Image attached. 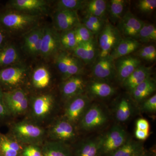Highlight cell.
<instances>
[{
	"label": "cell",
	"instance_id": "obj_1",
	"mask_svg": "<svg viewBox=\"0 0 156 156\" xmlns=\"http://www.w3.org/2000/svg\"><path fill=\"white\" fill-rule=\"evenodd\" d=\"M40 19V15L12 10L0 15V25L7 31H23L33 28Z\"/></svg>",
	"mask_w": 156,
	"mask_h": 156
},
{
	"label": "cell",
	"instance_id": "obj_2",
	"mask_svg": "<svg viewBox=\"0 0 156 156\" xmlns=\"http://www.w3.org/2000/svg\"><path fill=\"white\" fill-rule=\"evenodd\" d=\"M13 136L22 144L37 145L44 139L45 131L41 126L27 121L15 123L12 128Z\"/></svg>",
	"mask_w": 156,
	"mask_h": 156
},
{
	"label": "cell",
	"instance_id": "obj_3",
	"mask_svg": "<svg viewBox=\"0 0 156 156\" xmlns=\"http://www.w3.org/2000/svg\"><path fill=\"white\" fill-rule=\"evenodd\" d=\"M97 36L99 58L109 56L123 38L116 27L108 20Z\"/></svg>",
	"mask_w": 156,
	"mask_h": 156
},
{
	"label": "cell",
	"instance_id": "obj_4",
	"mask_svg": "<svg viewBox=\"0 0 156 156\" xmlns=\"http://www.w3.org/2000/svg\"><path fill=\"white\" fill-rule=\"evenodd\" d=\"M54 57L55 64L63 81L73 76L82 75L84 72L83 62L66 51L59 52Z\"/></svg>",
	"mask_w": 156,
	"mask_h": 156
},
{
	"label": "cell",
	"instance_id": "obj_5",
	"mask_svg": "<svg viewBox=\"0 0 156 156\" xmlns=\"http://www.w3.org/2000/svg\"><path fill=\"white\" fill-rule=\"evenodd\" d=\"M108 120L105 109L101 105L95 103L89 105L79 122V126L84 131H93L105 126Z\"/></svg>",
	"mask_w": 156,
	"mask_h": 156
},
{
	"label": "cell",
	"instance_id": "obj_6",
	"mask_svg": "<svg viewBox=\"0 0 156 156\" xmlns=\"http://www.w3.org/2000/svg\"><path fill=\"white\" fill-rule=\"evenodd\" d=\"M127 140V132L122 126H113L105 135L101 136V154H110L123 145Z\"/></svg>",
	"mask_w": 156,
	"mask_h": 156
},
{
	"label": "cell",
	"instance_id": "obj_7",
	"mask_svg": "<svg viewBox=\"0 0 156 156\" xmlns=\"http://www.w3.org/2000/svg\"><path fill=\"white\" fill-rule=\"evenodd\" d=\"M90 105V98L87 94L73 98L66 102L64 119L74 125L79 123Z\"/></svg>",
	"mask_w": 156,
	"mask_h": 156
},
{
	"label": "cell",
	"instance_id": "obj_8",
	"mask_svg": "<svg viewBox=\"0 0 156 156\" xmlns=\"http://www.w3.org/2000/svg\"><path fill=\"white\" fill-rule=\"evenodd\" d=\"M4 100L9 113L19 115L24 113L29 107V99L24 90L14 89L4 92Z\"/></svg>",
	"mask_w": 156,
	"mask_h": 156
},
{
	"label": "cell",
	"instance_id": "obj_9",
	"mask_svg": "<svg viewBox=\"0 0 156 156\" xmlns=\"http://www.w3.org/2000/svg\"><path fill=\"white\" fill-rule=\"evenodd\" d=\"M27 67L23 65L11 66L0 70V84L9 88L18 87L24 82Z\"/></svg>",
	"mask_w": 156,
	"mask_h": 156
},
{
	"label": "cell",
	"instance_id": "obj_10",
	"mask_svg": "<svg viewBox=\"0 0 156 156\" xmlns=\"http://www.w3.org/2000/svg\"><path fill=\"white\" fill-rule=\"evenodd\" d=\"M61 48L60 34L54 28L44 27L40 55L45 58L56 56Z\"/></svg>",
	"mask_w": 156,
	"mask_h": 156
},
{
	"label": "cell",
	"instance_id": "obj_11",
	"mask_svg": "<svg viewBox=\"0 0 156 156\" xmlns=\"http://www.w3.org/2000/svg\"><path fill=\"white\" fill-rule=\"evenodd\" d=\"M49 135L53 141L65 143L75 139L76 132L75 125L63 118L53 123L49 129Z\"/></svg>",
	"mask_w": 156,
	"mask_h": 156
},
{
	"label": "cell",
	"instance_id": "obj_12",
	"mask_svg": "<svg viewBox=\"0 0 156 156\" xmlns=\"http://www.w3.org/2000/svg\"><path fill=\"white\" fill-rule=\"evenodd\" d=\"M144 22L130 11L126 12L117 23V28L122 37L136 40Z\"/></svg>",
	"mask_w": 156,
	"mask_h": 156
},
{
	"label": "cell",
	"instance_id": "obj_13",
	"mask_svg": "<svg viewBox=\"0 0 156 156\" xmlns=\"http://www.w3.org/2000/svg\"><path fill=\"white\" fill-rule=\"evenodd\" d=\"M54 28L58 32L74 29L81 23L77 11L56 10L53 14Z\"/></svg>",
	"mask_w": 156,
	"mask_h": 156
},
{
	"label": "cell",
	"instance_id": "obj_14",
	"mask_svg": "<svg viewBox=\"0 0 156 156\" xmlns=\"http://www.w3.org/2000/svg\"><path fill=\"white\" fill-rule=\"evenodd\" d=\"M55 104V99L51 94H43L34 98L31 104L33 117L42 121L50 115Z\"/></svg>",
	"mask_w": 156,
	"mask_h": 156
},
{
	"label": "cell",
	"instance_id": "obj_15",
	"mask_svg": "<svg viewBox=\"0 0 156 156\" xmlns=\"http://www.w3.org/2000/svg\"><path fill=\"white\" fill-rule=\"evenodd\" d=\"M114 62L115 78L122 84L141 65L140 58L130 55L118 58Z\"/></svg>",
	"mask_w": 156,
	"mask_h": 156
},
{
	"label": "cell",
	"instance_id": "obj_16",
	"mask_svg": "<svg viewBox=\"0 0 156 156\" xmlns=\"http://www.w3.org/2000/svg\"><path fill=\"white\" fill-rule=\"evenodd\" d=\"M87 83L82 75L73 76L63 81L60 88L63 99L67 102L73 98L84 94Z\"/></svg>",
	"mask_w": 156,
	"mask_h": 156
},
{
	"label": "cell",
	"instance_id": "obj_17",
	"mask_svg": "<svg viewBox=\"0 0 156 156\" xmlns=\"http://www.w3.org/2000/svg\"><path fill=\"white\" fill-rule=\"evenodd\" d=\"M93 63L92 72L95 80L106 82L115 78L114 60L109 56L105 58H98Z\"/></svg>",
	"mask_w": 156,
	"mask_h": 156
},
{
	"label": "cell",
	"instance_id": "obj_18",
	"mask_svg": "<svg viewBox=\"0 0 156 156\" xmlns=\"http://www.w3.org/2000/svg\"><path fill=\"white\" fill-rule=\"evenodd\" d=\"M10 5L15 11L40 16L47 13L49 7L48 2L44 0H12Z\"/></svg>",
	"mask_w": 156,
	"mask_h": 156
},
{
	"label": "cell",
	"instance_id": "obj_19",
	"mask_svg": "<svg viewBox=\"0 0 156 156\" xmlns=\"http://www.w3.org/2000/svg\"><path fill=\"white\" fill-rule=\"evenodd\" d=\"M44 27H35L24 35L23 48L31 56L40 55Z\"/></svg>",
	"mask_w": 156,
	"mask_h": 156
},
{
	"label": "cell",
	"instance_id": "obj_20",
	"mask_svg": "<svg viewBox=\"0 0 156 156\" xmlns=\"http://www.w3.org/2000/svg\"><path fill=\"white\" fill-rule=\"evenodd\" d=\"M73 51L74 56L80 59L84 64L93 63L98 56L97 41L94 38L90 41L78 44Z\"/></svg>",
	"mask_w": 156,
	"mask_h": 156
},
{
	"label": "cell",
	"instance_id": "obj_21",
	"mask_svg": "<svg viewBox=\"0 0 156 156\" xmlns=\"http://www.w3.org/2000/svg\"><path fill=\"white\" fill-rule=\"evenodd\" d=\"M88 96L105 98L111 97L115 93V89L105 81L94 80L87 83L86 87Z\"/></svg>",
	"mask_w": 156,
	"mask_h": 156
},
{
	"label": "cell",
	"instance_id": "obj_22",
	"mask_svg": "<svg viewBox=\"0 0 156 156\" xmlns=\"http://www.w3.org/2000/svg\"><path fill=\"white\" fill-rule=\"evenodd\" d=\"M140 47L141 44L137 40L131 38L123 37L109 56L115 61L121 57L130 55Z\"/></svg>",
	"mask_w": 156,
	"mask_h": 156
},
{
	"label": "cell",
	"instance_id": "obj_23",
	"mask_svg": "<svg viewBox=\"0 0 156 156\" xmlns=\"http://www.w3.org/2000/svg\"><path fill=\"white\" fill-rule=\"evenodd\" d=\"M152 67L140 65L122 85L129 92L146 80L151 77Z\"/></svg>",
	"mask_w": 156,
	"mask_h": 156
},
{
	"label": "cell",
	"instance_id": "obj_24",
	"mask_svg": "<svg viewBox=\"0 0 156 156\" xmlns=\"http://www.w3.org/2000/svg\"><path fill=\"white\" fill-rule=\"evenodd\" d=\"M14 136L0 135V156H20L23 147Z\"/></svg>",
	"mask_w": 156,
	"mask_h": 156
},
{
	"label": "cell",
	"instance_id": "obj_25",
	"mask_svg": "<svg viewBox=\"0 0 156 156\" xmlns=\"http://www.w3.org/2000/svg\"><path fill=\"white\" fill-rule=\"evenodd\" d=\"M20 59V54L15 45L6 44L0 48V67L18 64Z\"/></svg>",
	"mask_w": 156,
	"mask_h": 156
},
{
	"label": "cell",
	"instance_id": "obj_26",
	"mask_svg": "<svg viewBox=\"0 0 156 156\" xmlns=\"http://www.w3.org/2000/svg\"><path fill=\"white\" fill-rule=\"evenodd\" d=\"M156 90V83L151 77L136 86L131 91V96L136 102L144 101Z\"/></svg>",
	"mask_w": 156,
	"mask_h": 156
},
{
	"label": "cell",
	"instance_id": "obj_27",
	"mask_svg": "<svg viewBox=\"0 0 156 156\" xmlns=\"http://www.w3.org/2000/svg\"><path fill=\"white\" fill-rule=\"evenodd\" d=\"M108 2L105 0L87 1L83 9L85 15H91L107 20Z\"/></svg>",
	"mask_w": 156,
	"mask_h": 156
},
{
	"label": "cell",
	"instance_id": "obj_28",
	"mask_svg": "<svg viewBox=\"0 0 156 156\" xmlns=\"http://www.w3.org/2000/svg\"><path fill=\"white\" fill-rule=\"evenodd\" d=\"M134 112V105L131 99L127 97L120 98L115 108L116 119L121 122H127L131 118Z\"/></svg>",
	"mask_w": 156,
	"mask_h": 156
},
{
	"label": "cell",
	"instance_id": "obj_29",
	"mask_svg": "<svg viewBox=\"0 0 156 156\" xmlns=\"http://www.w3.org/2000/svg\"><path fill=\"white\" fill-rule=\"evenodd\" d=\"M101 141V136L84 140L77 148L75 156H99Z\"/></svg>",
	"mask_w": 156,
	"mask_h": 156
},
{
	"label": "cell",
	"instance_id": "obj_30",
	"mask_svg": "<svg viewBox=\"0 0 156 156\" xmlns=\"http://www.w3.org/2000/svg\"><path fill=\"white\" fill-rule=\"evenodd\" d=\"M43 156H72L70 148L65 143L50 141L45 143L42 149Z\"/></svg>",
	"mask_w": 156,
	"mask_h": 156
},
{
	"label": "cell",
	"instance_id": "obj_31",
	"mask_svg": "<svg viewBox=\"0 0 156 156\" xmlns=\"http://www.w3.org/2000/svg\"><path fill=\"white\" fill-rule=\"evenodd\" d=\"M144 151V148L141 143L129 139L109 156H136Z\"/></svg>",
	"mask_w": 156,
	"mask_h": 156
},
{
	"label": "cell",
	"instance_id": "obj_32",
	"mask_svg": "<svg viewBox=\"0 0 156 156\" xmlns=\"http://www.w3.org/2000/svg\"><path fill=\"white\" fill-rule=\"evenodd\" d=\"M51 79V74L48 69L44 66H39L33 73V85L37 89H45L50 85Z\"/></svg>",
	"mask_w": 156,
	"mask_h": 156
},
{
	"label": "cell",
	"instance_id": "obj_33",
	"mask_svg": "<svg viewBox=\"0 0 156 156\" xmlns=\"http://www.w3.org/2000/svg\"><path fill=\"white\" fill-rule=\"evenodd\" d=\"M126 1L111 0L108 2L107 16L112 23H118L125 13Z\"/></svg>",
	"mask_w": 156,
	"mask_h": 156
},
{
	"label": "cell",
	"instance_id": "obj_34",
	"mask_svg": "<svg viewBox=\"0 0 156 156\" xmlns=\"http://www.w3.org/2000/svg\"><path fill=\"white\" fill-rule=\"evenodd\" d=\"M107 20L95 16L85 15L82 22L81 23L94 36H95L100 33L105 25Z\"/></svg>",
	"mask_w": 156,
	"mask_h": 156
},
{
	"label": "cell",
	"instance_id": "obj_35",
	"mask_svg": "<svg viewBox=\"0 0 156 156\" xmlns=\"http://www.w3.org/2000/svg\"><path fill=\"white\" fill-rule=\"evenodd\" d=\"M140 43H149L156 41L155 26L151 23H145L143 25L136 38Z\"/></svg>",
	"mask_w": 156,
	"mask_h": 156
},
{
	"label": "cell",
	"instance_id": "obj_36",
	"mask_svg": "<svg viewBox=\"0 0 156 156\" xmlns=\"http://www.w3.org/2000/svg\"><path fill=\"white\" fill-rule=\"evenodd\" d=\"M87 1L85 0H59L57 1L56 10L77 11L83 10Z\"/></svg>",
	"mask_w": 156,
	"mask_h": 156
},
{
	"label": "cell",
	"instance_id": "obj_37",
	"mask_svg": "<svg viewBox=\"0 0 156 156\" xmlns=\"http://www.w3.org/2000/svg\"><path fill=\"white\" fill-rule=\"evenodd\" d=\"M60 43L61 48L65 50L73 51L74 50L77 45L74 30L61 32L60 34Z\"/></svg>",
	"mask_w": 156,
	"mask_h": 156
},
{
	"label": "cell",
	"instance_id": "obj_38",
	"mask_svg": "<svg viewBox=\"0 0 156 156\" xmlns=\"http://www.w3.org/2000/svg\"><path fill=\"white\" fill-rule=\"evenodd\" d=\"M74 30L77 44L80 43H87L94 38L95 36L81 23Z\"/></svg>",
	"mask_w": 156,
	"mask_h": 156
},
{
	"label": "cell",
	"instance_id": "obj_39",
	"mask_svg": "<svg viewBox=\"0 0 156 156\" xmlns=\"http://www.w3.org/2000/svg\"><path fill=\"white\" fill-rule=\"evenodd\" d=\"M136 51V56L139 58L150 62L156 60V49L153 45H147L140 48Z\"/></svg>",
	"mask_w": 156,
	"mask_h": 156
},
{
	"label": "cell",
	"instance_id": "obj_40",
	"mask_svg": "<svg viewBox=\"0 0 156 156\" xmlns=\"http://www.w3.org/2000/svg\"><path fill=\"white\" fill-rule=\"evenodd\" d=\"M137 9L144 14H148L156 8V0H140L137 2Z\"/></svg>",
	"mask_w": 156,
	"mask_h": 156
},
{
	"label": "cell",
	"instance_id": "obj_41",
	"mask_svg": "<svg viewBox=\"0 0 156 156\" xmlns=\"http://www.w3.org/2000/svg\"><path fill=\"white\" fill-rule=\"evenodd\" d=\"M22 155L23 156H43L41 149L34 144L28 145L23 148Z\"/></svg>",
	"mask_w": 156,
	"mask_h": 156
},
{
	"label": "cell",
	"instance_id": "obj_42",
	"mask_svg": "<svg viewBox=\"0 0 156 156\" xmlns=\"http://www.w3.org/2000/svg\"><path fill=\"white\" fill-rule=\"evenodd\" d=\"M143 111L147 112L154 113L156 111V95L154 94L152 97L144 100L141 107Z\"/></svg>",
	"mask_w": 156,
	"mask_h": 156
},
{
	"label": "cell",
	"instance_id": "obj_43",
	"mask_svg": "<svg viewBox=\"0 0 156 156\" xmlns=\"http://www.w3.org/2000/svg\"><path fill=\"white\" fill-rule=\"evenodd\" d=\"M136 129L143 131H149L150 125L147 120L144 119H140L136 121Z\"/></svg>",
	"mask_w": 156,
	"mask_h": 156
},
{
	"label": "cell",
	"instance_id": "obj_44",
	"mask_svg": "<svg viewBox=\"0 0 156 156\" xmlns=\"http://www.w3.org/2000/svg\"><path fill=\"white\" fill-rule=\"evenodd\" d=\"M9 114L4 100V92L0 89V117H5Z\"/></svg>",
	"mask_w": 156,
	"mask_h": 156
},
{
	"label": "cell",
	"instance_id": "obj_45",
	"mask_svg": "<svg viewBox=\"0 0 156 156\" xmlns=\"http://www.w3.org/2000/svg\"><path fill=\"white\" fill-rule=\"evenodd\" d=\"M149 131H143L136 129L135 131V136L139 140H145L148 137Z\"/></svg>",
	"mask_w": 156,
	"mask_h": 156
},
{
	"label": "cell",
	"instance_id": "obj_46",
	"mask_svg": "<svg viewBox=\"0 0 156 156\" xmlns=\"http://www.w3.org/2000/svg\"><path fill=\"white\" fill-rule=\"evenodd\" d=\"M7 39V31L2 27H0V48L5 44Z\"/></svg>",
	"mask_w": 156,
	"mask_h": 156
},
{
	"label": "cell",
	"instance_id": "obj_47",
	"mask_svg": "<svg viewBox=\"0 0 156 156\" xmlns=\"http://www.w3.org/2000/svg\"><path fill=\"white\" fill-rule=\"evenodd\" d=\"M136 156H151L150 154L147 153V152H146L144 151L142 153Z\"/></svg>",
	"mask_w": 156,
	"mask_h": 156
},
{
	"label": "cell",
	"instance_id": "obj_48",
	"mask_svg": "<svg viewBox=\"0 0 156 156\" xmlns=\"http://www.w3.org/2000/svg\"></svg>",
	"mask_w": 156,
	"mask_h": 156
}]
</instances>
